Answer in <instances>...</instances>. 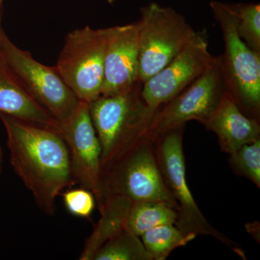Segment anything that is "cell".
Returning <instances> with one entry per match:
<instances>
[{
    "mask_svg": "<svg viewBox=\"0 0 260 260\" xmlns=\"http://www.w3.org/2000/svg\"><path fill=\"white\" fill-rule=\"evenodd\" d=\"M184 129V126L174 128L155 139L157 158L162 177L179 208L175 225L186 234L215 238L244 259L245 255L240 246L208 222L193 198L186 179L183 148Z\"/></svg>",
    "mask_w": 260,
    "mask_h": 260,
    "instance_id": "5",
    "label": "cell"
},
{
    "mask_svg": "<svg viewBox=\"0 0 260 260\" xmlns=\"http://www.w3.org/2000/svg\"><path fill=\"white\" fill-rule=\"evenodd\" d=\"M7 133L10 161L43 213L53 216L65 188L78 184L69 150L60 133L0 113Z\"/></svg>",
    "mask_w": 260,
    "mask_h": 260,
    "instance_id": "1",
    "label": "cell"
},
{
    "mask_svg": "<svg viewBox=\"0 0 260 260\" xmlns=\"http://www.w3.org/2000/svg\"><path fill=\"white\" fill-rule=\"evenodd\" d=\"M106 52L105 28L75 29L65 37L56 68L80 102L102 95Z\"/></svg>",
    "mask_w": 260,
    "mask_h": 260,
    "instance_id": "8",
    "label": "cell"
},
{
    "mask_svg": "<svg viewBox=\"0 0 260 260\" xmlns=\"http://www.w3.org/2000/svg\"><path fill=\"white\" fill-rule=\"evenodd\" d=\"M204 126L215 133L220 150L229 155L260 138V122L242 112L229 90Z\"/></svg>",
    "mask_w": 260,
    "mask_h": 260,
    "instance_id": "13",
    "label": "cell"
},
{
    "mask_svg": "<svg viewBox=\"0 0 260 260\" xmlns=\"http://www.w3.org/2000/svg\"><path fill=\"white\" fill-rule=\"evenodd\" d=\"M235 18L239 37L253 51L260 54V5L259 3L229 4Z\"/></svg>",
    "mask_w": 260,
    "mask_h": 260,
    "instance_id": "19",
    "label": "cell"
},
{
    "mask_svg": "<svg viewBox=\"0 0 260 260\" xmlns=\"http://www.w3.org/2000/svg\"><path fill=\"white\" fill-rule=\"evenodd\" d=\"M106 52L102 95H116L135 87L139 80V24L105 28Z\"/></svg>",
    "mask_w": 260,
    "mask_h": 260,
    "instance_id": "12",
    "label": "cell"
},
{
    "mask_svg": "<svg viewBox=\"0 0 260 260\" xmlns=\"http://www.w3.org/2000/svg\"><path fill=\"white\" fill-rule=\"evenodd\" d=\"M196 237L183 232L175 224L159 225L140 237L145 249L153 260L167 259L173 251L186 246Z\"/></svg>",
    "mask_w": 260,
    "mask_h": 260,
    "instance_id": "17",
    "label": "cell"
},
{
    "mask_svg": "<svg viewBox=\"0 0 260 260\" xmlns=\"http://www.w3.org/2000/svg\"><path fill=\"white\" fill-rule=\"evenodd\" d=\"M229 162L234 174L260 188V138L230 154Z\"/></svg>",
    "mask_w": 260,
    "mask_h": 260,
    "instance_id": "20",
    "label": "cell"
},
{
    "mask_svg": "<svg viewBox=\"0 0 260 260\" xmlns=\"http://www.w3.org/2000/svg\"><path fill=\"white\" fill-rule=\"evenodd\" d=\"M177 210L169 205L156 202H133L128 215L126 229L141 237L153 228L166 224H176Z\"/></svg>",
    "mask_w": 260,
    "mask_h": 260,
    "instance_id": "16",
    "label": "cell"
},
{
    "mask_svg": "<svg viewBox=\"0 0 260 260\" xmlns=\"http://www.w3.org/2000/svg\"><path fill=\"white\" fill-rule=\"evenodd\" d=\"M116 1V0H107V3H109V4L111 5L114 4V3H115Z\"/></svg>",
    "mask_w": 260,
    "mask_h": 260,
    "instance_id": "24",
    "label": "cell"
},
{
    "mask_svg": "<svg viewBox=\"0 0 260 260\" xmlns=\"http://www.w3.org/2000/svg\"><path fill=\"white\" fill-rule=\"evenodd\" d=\"M3 0H0V13H2V5H3Z\"/></svg>",
    "mask_w": 260,
    "mask_h": 260,
    "instance_id": "25",
    "label": "cell"
},
{
    "mask_svg": "<svg viewBox=\"0 0 260 260\" xmlns=\"http://www.w3.org/2000/svg\"><path fill=\"white\" fill-rule=\"evenodd\" d=\"M215 58L208 50L206 30L195 32L169 64L142 83L141 95L146 105L157 112L203 74Z\"/></svg>",
    "mask_w": 260,
    "mask_h": 260,
    "instance_id": "10",
    "label": "cell"
},
{
    "mask_svg": "<svg viewBox=\"0 0 260 260\" xmlns=\"http://www.w3.org/2000/svg\"><path fill=\"white\" fill-rule=\"evenodd\" d=\"M142 83L116 94L101 95L88 103L89 112L102 148V169L148 133L155 111L141 95Z\"/></svg>",
    "mask_w": 260,
    "mask_h": 260,
    "instance_id": "3",
    "label": "cell"
},
{
    "mask_svg": "<svg viewBox=\"0 0 260 260\" xmlns=\"http://www.w3.org/2000/svg\"><path fill=\"white\" fill-rule=\"evenodd\" d=\"M3 150L0 145V174L3 172Z\"/></svg>",
    "mask_w": 260,
    "mask_h": 260,
    "instance_id": "22",
    "label": "cell"
},
{
    "mask_svg": "<svg viewBox=\"0 0 260 260\" xmlns=\"http://www.w3.org/2000/svg\"><path fill=\"white\" fill-rule=\"evenodd\" d=\"M228 90L221 56H215L209 68L172 100L159 108L147 134L155 140L189 121L204 125Z\"/></svg>",
    "mask_w": 260,
    "mask_h": 260,
    "instance_id": "9",
    "label": "cell"
},
{
    "mask_svg": "<svg viewBox=\"0 0 260 260\" xmlns=\"http://www.w3.org/2000/svg\"><path fill=\"white\" fill-rule=\"evenodd\" d=\"M60 134L69 150L77 183L93 193L100 210L103 206L100 191L102 148L92 123L88 103L80 102L71 117L60 126Z\"/></svg>",
    "mask_w": 260,
    "mask_h": 260,
    "instance_id": "11",
    "label": "cell"
},
{
    "mask_svg": "<svg viewBox=\"0 0 260 260\" xmlns=\"http://www.w3.org/2000/svg\"><path fill=\"white\" fill-rule=\"evenodd\" d=\"M0 54L27 93L60 126L79 105L78 99L58 73L56 67L42 64L27 51L15 46L3 32Z\"/></svg>",
    "mask_w": 260,
    "mask_h": 260,
    "instance_id": "6",
    "label": "cell"
},
{
    "mask_svg": "<svg viewBox=\"0 0 260 260\" xmlns=\"http://www.w3.org/2000/svg\"><path fill=\"white\" fill-rule=\"evenodd\" d=\"M100 191L103 205L107 198L119 195L132 202H156L179 209L162 177L155 140L148 134L102 169Z\"/></svg>",
    "mask_w": 260,
    "mask_h": 260,
    "instance_id": "2",
    "label": "cell"
},
{
    "mask_svg": "<svg viewBox=\"0 0 260 260\" xmlns=\"http://www.w3.org/2000/svg\"><path fill=\"white\" fill-rule=\"evenodd\" d=\"M3 32H4V30L2 28V13H0V42H1L2 35H3Z\"/></svg>",
    "mask_w": 260,
    "mask_h": 260,
    "instance_id": "23",
    "label": "cell"
},
{
    "mask_svg": "<svg viewBox=\"0 0 260 260\" xmlns=\"http://www.w3.org/2000/svg\"><path fill=\"white\" fill-rule=\"evenodd\" d=\"M0 113L60 133L57 121L24 90L0 54Z\"/></svg>",
    "mask_w": 260,
    "mask_h": 260,
    "instance_id": "14",
    "label": "cell"
},
{
    "mask_svg": "<svg viewBox=\"0 0 260 260\" xmlns=\"http://www.w3.org/2000/svg\"><path fill=\"white\" fill-rule=\"evenodd\" d=\"M131 201L125 197H109L99 210L101 218L88 238L79 256L80 260H92L95 252L107 241L126 229Z\"/></svg>",
    "mask_w": 260,
    "mask_h": 260,
    "instance_id": "15",
    "label": "cell"
},
{
    "mask_svg": "<svg viewBox=\"0 0 260 260\" xmlns=\"http://www.w3.org/2000/svg\"><path fill=\"white\" fill-rule=\"evenodd\" d=\"M139 80L142 83L169 64L195 30L175 10L152 3L140 8Z\"/></svg>",
    "mask_w": 260,
    "mask_h": 260,
    "instance_id": "7",
    "label": "cell"
},
{
    "mask_svg": "<svg viewBox=\"0 0 260 260\" xmlns=\"http://www.w3.org/2000/svg\"><path fill=\"white\" fill-rule=\"evenodd\" d=\"M210 7L223 32L220 56L228 90L244 114L260 122V54L239 37L229 3L213 0Z\"/></svg>",
    "mask_w": 260,
    "mask_h": 260,
    "instance_id": "4",
    "label": "cell"
},
{
    "mask_svg": "<svg viewBox=\"0 0 260 260\" xmlns=\"http://www.w3.org/2000/svg\"><path fill=\"white\" fill-rule=\"evenodd\" d=\"M62 198L67 210L79 218H90L96 206L93 193L84 187L69 189L63 193Z\"/></svg>",
    "mask_w": 260,
    "mask_h": 260,
    "instance_id": "21",
    "label": "cell"
},
{
    "mask_svg": "<svg viewBox=\"0 0 260 260\" xmlns=\"http://www.w3.org/2000/svg\"><path fill=\"white\" fill-rule=\"evenodd\" d=\"M92 260H153L140 237L124 230L107 241Z\"/></svg>",
    "mask_w": 260,
    "mask_h": 260,
    "instance_id": "18",
    "label": "cell"
}]
</instances>
